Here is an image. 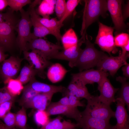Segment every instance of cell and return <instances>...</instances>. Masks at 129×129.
<instances>
[{
	"mask_svg": "<svg viewBox=\"0 0 129 129\" xmlns=\"http://www.w3.org/2000/svg\"><path fill=\"white\" fill-rule=\"evenodd\" d=\"M107 1L108 10L114 24V29L117 33L124 31L126 28V25L123 15L122 5L123 1L108 0Z\"/></svg>",
	"mask_w": 129,
	"mask_h": 129,
	"instance_id": "cell-9",
	"label": "cell"
},
{
	"mask_svg": "<svg viewBox=\"0 0 129 129\" xmlns=\"http://www.w3.org/2000/svg\"><path fill=\"white\" fill-rule=\"evenodd\" d=\"M13 102L9 101L0 104V118L2 119L9 112Z\"/></svg>",
	"mask_w": 129,
	"mask_h": 129,
	"instance_id": "cell-39",
	"label": "cell"
},
{
	"mask_svg": "<svg viewBox=\"0 0 129 129\" xmlns=\"http://www.w3.org/2000/svg\"><path fill=\"white\" fill-rule=\"evenodd\" d=\"M21 61L20 59L11 56L3 62L0 71L5 84H6L10 79H13L17 74Z\"/></svg>",
	"mask_w": 129,
	"mask_h": 129,
	"instance_id": "cell-14",
	"label": "cell"
},
{
	"mask_svg": "<svg viewBox=\"0 0 129 129\" xmlns=\"http://www.w3.org/2000/svg\"><path fill=\"white\" fill-rule=\"evenodd\" d=\"M16 126L21 129H25L27 127V117L25 108L22 106V108L15 115Z\"/></svg>",
	"mask_w": 129,
	"mask_h": 129,
	"instance_id": "cell-30",
	"label": "cell"
},
{
	"mask_svg": "<svg viewBox=\"0 0 129 129\" xmlns=\"http://www.w3.org/2000/svg\"><path fill=\"white\" fill-rule=\"evenodd\" d=\"M71 75L81 80L86 85L87 84H93L95 83L98 84L104 77H107L108 74L102 70L91 69L77 73L72 74Z\"/></svg>",
	"mask_w": 129,
	"mask_h": 129,
	"instance_id": "cell-16",
	"label": "cell"
},
{
	"mask_svg": "<svg viewBox=\"0 0 129 129\" xmlns=\"http://www.w3.org/2000/svg\"><path fill=\"white\" fill-rule=\"evenodd\" d=\"M69 70H67L61 64L56 63L52 64L48 69L47 76L52 82L55 83L60 81Z\"/></svg>",
	"mask_w": 129,
	"mask_h": 129,
	"instance_id": "cell-22",
	"label": "cell"
},
{
	"mask_svg": "<svg viewBox=\"0 0 129 129\" xmlns=\"http://www.w3.org/2000/svg\"><path fill=\"white\" fill-rule=\"evenodd\" d=\"M62 118L58 116L56 118L49 120L40 129H66L79 127L78 124L70 121L64 120L61 121Z\"/></svg>",
	"mask_w": 129,
	"mask_h": 129,
	"instance_id": "cell-23",
	"label": "cell"
},
{
	"mask_svg": "<svg viewBox=\"0 0 129 129\" xmlns=\"http://www.w3.org/2000/svg\"><path fill=\"white\" fill-rule=\"evenodd\" d=\"M56 1V0H43L38 7V13L43 17H49L53 12Z\"/></svg>",
	"mask_w": 129,
	"mask_h": 129,
	"instance_id": "cell-28",
	"label": "cell"
},
{
	"mask_svg": "<svg viewBox=\"0 0 129 129\" xmlns=\"http://www.w3.org/2000/svg\"><path fill=\"white\" fill-rule=\"evenodd\" d=\"M38 19L43 25L52 32L53 35L56 38L59 44L62 37L60 30L63 24H60L59 20H57L55 18L50 19L49 17H41L38 15Z\"/></svg>",
	"mask_w": 129,
	"mask_h": 129,
	"instance_id": "cell-21",
	"label": "cell"
},
{
	"mask_svg": "<svg viewBox=\"0 0 129 129\" xmlns=\"http://www.w3.org/2000/svg\"><path fill=\"white\" fill-rule=\"evenodd\" d=\"M72 79L75 82L77 86L75 96L81 99L85 98L88 100L92 96L89 92L83 82L79 79L72 76Z\"/></svg>",
	"mask_w": 129,
	"mask_h": 129,
	"instance_id": "cell-27",
	"label": "cell"
},
{
	"mask_svg": "<svg viewBox=\"0 0 129 129\" xmlns=\"http://www.w3.org/2000/svg\"><path fill=\"white\" fill-rule=\"evenodd\" d=\"M66 4L65 0H56L55 5V11L59 20L61 19L64 15L65 11Z\"/></svg>",
	"mask_w": 129,
	"mask_h": 129,
	"instance_id": "cell-36",
	"label": "cell"
},
{
	"mask_svg": "<svg viewBox=\"0 0 129 129\" xmlns=\"http://www.w3.org/2000/svg\"><path fill=\"white\" fill-rule=\"evenodd\" d=\"M123 11V12H122L123 15L124 19V20L129 16V2L125 6Z\"/></svg>",
	"mask_w": 129,
	"mask_h": 129,
	"instance_id": "cell-44",
	"label": "cell"
},
{
	"mask_svg": "<svg viewBox=\"0 0 129 129\" xmlns=\"http://www.w3.org/2000/svg\"><path fill=\"white\" fill-rule=\"evenodd\" d=\"M28 85L34 91L39 93L63 92L66 87L61 86H55L47 84L32 79Z\"/></svg>",
	"mask_w": 129,
	"mask_h": 129,
	"instance_id": "cell-20",
	"label": "cell"
},
{
	"mask_svg": "<svg viewBox=\"0 0 129 129\" xmlns=\"http://www.w3.org/2000/svg\"><path fill=\"white\" fill-rule=\"evenodd\" d=\"M129 56V55H123L121 54L118 56H108L98 64L97 66L98 70L108 71L113 76L120 67L127 63L126 60Z\"/></svg>",
	"mask_w": 129,
	"mask_h": 129,
	"instance_id": "cell-10",
	"label": "cell"
},
{
	"mask_svg": "<svg viewBox=\"0 0 129 129\" xmlns=\"http://www.w3.org/2000/svg\"><path fill=\"white\" fill-rule=\"evenodd\" d=\"M16 26L14 18L0 23V47L4 50L11 49L14 44Z\"/></svg>",
	"mask_w": 129,
	"mask_h": 129,
	"instance_id": "cell-7",
	"label": "cell"
},
{
	"mask_svg": "<svg viewBox=\"0 0 129 129\" xmlns=\"http://www.w3.org/2000/svg\"><path fill=\"white\" fill-rule=\"evenodd\" d=\"M0 122H1V121H0Z\"/></svg>",
	"mask_w": 129,
	"mask_h": 129,
	"instance_id": "cell-50",
	"label": "cell"
},
{
	"mask_svg": "<svg viewBox=\"0 0 129 129\" xmlns=\"http://www.w3.org/2000/svg\"><path fill=\"white\" fill-rule=\"evenodd\" d=\"M68 98L70 105L71 106L77 108L78 107L85 106L84 104L80 101V99L75 96H69Z\"/></svg>",
	"mask_w": 129,
	"mask_h": 129,
	"instance_id": "cell-40",
	"label": "cell"
},
{
	"mask_svg": "<svg viewBox=\"0 0 129 129\" xmlns=\"http://www.w3.org/2000/svg\"><path fill=\"white\" fill-rule=\"evenodd\" d=\"M78 40L74 30L70 28L67 30L62 36L61 39L64 50L76 45Z\"/></svg>",
	"mask_w": 129,
	"mask_h": 129,
	"instance_id": "cell-25",
	"label": "cell"
},
{
	"mask_svg": "<svg viewBox=\"0 0 129 129\" xmlns=\"http://www.w3.org/2000/svg\"><path fill=\"white\" fill-rule=\"evenodd\" d=\"M25 129H28V128H27H27Z\"/></svg>",
	"mask_w": 129,
	"mask_h": 129,
	"instance_id": "cell-49",
	"label": "cell"
},
{
	"mask_svg": "<svg viewBox=\"0 0 129 129\" xmlns=\"http://www.w3.org/2000/svg\"><path fill=\"white\" fill-rule=\"evenodd\" d=\"M49 116L46 111L37 110L34 114V118L37 125L42 127L49 120Z\"/></svg>",
	"mask_w": 129,
	"mask_h": 129,
	"instance_id": "cell-32",
	"label": "cell"
},
{
	"mask_svg": "<svg viewBox=\"0 0 129 129\" xmlns=\"http://www.w3.org/2000/svg\"><path fill=\"white\" fill-rule=\"evenodd\" d=\"M15 115V113L9 112L2 119L7 127L12 128L16 127Z\"/></svg>",
	"mask_w": 129,
	"mask_h": 129,
	"instance_id": "cell-37",
	"label": "cell"
},
{
	"mask_svg": "<svg viewBox=\"0 0 129 129\" xmlns=\"http://www.w3.org/2000/svg\"><path fill=\"white\" fill-rule=\"evenodd\" d=\"M87 101L85 109L81 112V115L108 121L111 118H115V112L112 110L110 106L101 100L98 96H93Z\"/></svg>",
	"mask_w": 129,
	"mask_h": 129,
	"instance_id": "cell-3",
	"label": "cell"
},
{
	"mask_svg": "<svg viewBox=\"0 0 129 129\" xmlns=\"http://www.w3.org/2000/svg\"><path fill=\"white\" fill-rule=\"evenodd\" d=\"M0 129H16L15 128H10L7 127L5 124L1 122L0 123Z\"/></svg>",
	"mask_w": 129,
	"mask_h": 129,
	"instance_id": "cell-47",
	"label": "cell"
},
{
	"mask_svg": "<svg viewBox=\"0 0 129 129\" xmlns=\"http://www.w3.org/2000/svg\"><path fill=\"white\" fill-rule=\"evenodd\" d=\"M37 73L36 70L30 65H27L22 69L20 74L16 79L19 80L22 85L29 82L35 78Z\"/></svg>",
	"mask_w": 129,
	"mask_h": 129,
	"instance_id": "cell-24",
	"label": "cell"
},
{
	"mask_svg": "<svg viewBox=\"0 0 129 129\" xmlns=\"http://www.w3.org/2000/svg\"><path fill=\"white\" fill-rule=\"evenodd\" d=\"M86 39L82 37L78 40L77 44L72 47L59 52L51 56L48 60L51 59L65 60L69 61V65L71 67H74L82 49L81 47L85 43Z\"/></svg>",
	"mask_w": 129,
	"mask_h": 129,
	"instance_id": "cell-11",
	"label": "cell"
},
{
	"mask_svg": "<svg viewBox=\"0 0 129 129\" xmlns=\"http://www.w3.org/2000/svg\"><path fill=\"white\" fill-rule=\"evenodd\" d=\"M98 84V89L100 93V99L106 105L110 106L116 102L115 95L119 89L114 87L107 76L104 77Z\"/></svg>",
	"mask_w": 129,
	"mask_h": 129,
	"instance_id": "cell-15",
	"label": "cell"
},
{
	"mask_svg": "<svg viewBox=\"0 0 129 129\" xmlns=\"http://www.w3.org/2000/svg\"><path fill=\"white\" fill-rule=\"evenodd\" d=\"M80 1L79 0H68L67 1L64 15L62 18L59 20L60 24H63L64 21L71 14Z\"/></svg>",
	"mask_w": 129,
	"mask_h": 129,
	"instance_id": "cell-33",
	"label": "cell"
},
{
	"mask_svg": "<svg viewBox=\"0 0 129 129\" xmlns=\"http://www.w3.org/2000/svg\"><path fill=\"white\" fill-rule=\"evenodd\" d=\"M76 128H67L66 129H76Z\"/></svg>",
	"mask_w": 129,
	"mask_h": 129,
	"instance_id": "cell-48",
	"label": "cell"
},
{
	"mask_svg": "<svg viewBox=\"0 0 129 129\" xmlns=\"http://www.w3.org/2000/svg\"><path fill=\"white\" fill-rule=\"evenodd\" d=\"M63 48L59 45L54 44L42 38L32 39L27 43L26 46V51L38 50L44 55L48 60L50 57Z\"/></svg>",
	"mask_w": 129,
	"mask_h": 129,
	"instance_id": "cell-8",
	"label": "cell"
},
{
	"mask_svg": "<svg viewBox=\"0 0 129 129\" xmlns=\"http://www.w3.org/2000/svg\"><path fill=\"white\" fill-rule=\"evenodd\" d=\"M14 18L11 12L5 13L0 12V23L8 21Z\"/></svg>",
	"mask_w": 129,
	"mask_h": 129,
	"instance_id": "cell-41",
	"label": "cell"
},
{
	"mask_svg": "<svg viewBox=\"0 0 129 129\" xmlns=\"http://www.w3.org/2000/svg\"><path fill=\"white\" fill-rule=\"evenodd\" d=\"M23 53L24 59L36 70L37 74L41 77L45 78V69L51 66L52 63L38 50H33L30 52L25 50Z\"/></svg>",
	"mask_w": 129,
	"mask_h": 129,
	"instance_id": "cell-6",
	"label": "cell"
},
{
	"mask_svg": "<svg viewBox=\"0 0 129 129\" xmlns=\"http://www.w3.org/2000/svg\"><path fill=\"white\" fill-rule=\"evenodd\" d=\"M40 2V0H35L31 3L27 11L34 28L33 32L32 33V40L42 38L49 34L53 35L52 32L43 25L38 20V15L36 12L35 7Z\"/></svg>",
	"mask_w": 129,
	"mask_h": 129,
	"instance_id": "cell-12",
	"label": "cell"
},
{
	"mask_svg": "<svg viewBox=\"0 0 129 129\" xmlns=\"http://www.w3.org/2000/svg\"><path fill=\"white\" fill-rule=\"evenodd\" d=\"M116 80L121 84L119 96L127 106L128 110H129V84L127 81V79L125 77L119 76L116 78Z\"/></svg>",
	"mask_w": 129,
	"mask_h": 129,
	"instance_id": "cell-26",
	"label": "cell"
},
{
	"mask_svg": "<svg viewBox=\"0 0 129 129\" xmlns=\"http://www.w3.org/2000/svg\"><path fill=\"white\" fill-rule=\"evenodd\" d=\"M123 75L127 79L129 78V64L127 63L122 68Z\"/></svg>",
	"mask_w": 129,
	"mask_h": 129,
	"instance_id": "cell-43",
	"label": "cell"
},
{
	"mask_svg": "<svg viewBox=\"0 0 129 129\" xmlns=\"http://www.w3.org/2000/svg\"><path fill=\"white\" fill-rule=\"evenodd\" d=\"M22 96L19 101L20 105L23 106L38 93L33 90L27 84L24 87Z\"/></svg>",
	"mask_w": 129,
	"mask_h": 129,
	"instance_id": "cell-31",
	"label": "cell"
},
{
	"mask_svg": "<svg viewBox=\"0 0 129 129\" xmlns=\"http://www.w3.org/2000/svg\"><path fill=\"white\" fill-rule=\"evenodd\" d=\"M116 99L117 103L115 118L117 123L112 126L111 129H129V116L125 108L126 105L121 98L117 97Z\"/></svg>",
	"mask_w": 129,
	"mask_h": 129,
	"instance_id": "cell-17",
	"label": "cell"
},
{
	"mask_svg": "<svg viewBox=\"0 0 129 129\" xmlns=\"http://www.w3.org/2000/svg\"><path fill=\"white\" fill-rule=\"evenodd\" d=\"M86 37L85 43L86 47L82 49L74 66L78 68L80 72L97 66L100 61L108 56L96 49Z\"/></svg>",
	"mask_w": 129,
	"mask_h": 129,
	"instance_id": "cell-2",
	"label": "cell"
},
{
	"mask_svg": "<svg viewBox=\"0 0 129 129\" xmlns=\"http://www.w3.org/2000/svg\"><path fill=\"white\" fill-rule=\"evenodd\" d=\"M54 94L52 92L38 93L23 106L25 108H32L39 110L46 111L50 103L52 98Z\"/></svg>",
	"mask_w": 129,
	"mask_h": 129,
	"instance_id": "cell-18",
	"label": "cell"
},
{
	"mask_svg": "<svg viewBox=\"0 0 129 129\" xmlns=\"http://www.w3.org/2000/svg\"><path fill=\"white\" fill-rule=\"evenodd\" d=\"M99 30L95 43L103 51L111 54L116 53L118 51L115 46L113 35L114 28L98 22Z\"/></svg>",
	"mask_w": 129,
	"mask_h": 129,
	"instance_id": "cell-5",
	"label": "cell"
},
{
	"mask_svg": "<svg viewBox=\"0 0 129 129\" xmlns=\"http://www.w3.org/2000/svg\"><path fill=\"white\" fill-rule=\"evenodd\" d=\"M8 5L7 0H0V11H3Z\"/></svg>",
	"mask_w": 129,
	"mask_h": 129,
	"instance_id": "cell-46",
	"label": "cell"
},
{
	"mask_svg": "<svg viewBox=\"0 0 129 129\" xmlns=\"http://www.w3.org/2000/svg\"><path fill=\"white\" fill-rule=\"evenodd\" d=\"M4 51L3 48L0 47V63L3 62L7 56L4 53Z\"/></svg>",
	"mask_w": 129,
	"mask_h": 129,
	"instance_id": "cell-45",
	"label": "cell"
},
{
	"mask_svg": "<svg viewBox=\"0 0 129 129\" xmlns=\"http://www.w3.org/2000/svg\"><path fill=\"white\" fill-rule=\"evenodd\" d=\"M21 18L16 25L18 35L16 43L21 51L26 50V46L32 40L31 30L32 26L28 11L22 9L20 11Z\"/></svg>",
	"mask_w": 129,
	"mask_h": 129,
	"instance_id": "cell-4",
	"label": "cell"
},
{
	"mask_svg": "<svg viewBox=\"0 0 129 129\" xmlns=\"http://www.w3.org/2000/svg\"><path fill=\"white\" fill-rule=\"evenodd\" d=\"M84 1L85 5L80 32L81 35L86 36V30L88 27L95 21L100 16H104L108 9L106 0H89Z\"/></svg>",
	"mask_w": 129,
	"mask_h": 129,
	"instance_id": "cell-1",
	"label": "cell"
},
{
	"mask_svg": "<svg viewBox=\"0 0 129 129\" xmlns=\"http://www.w3.org/2000/svg\"><path fill=\"white\" fill-rule=\"evenodd\" d=\"M46 111L49 116L62 114L75 119L77 123L82 117L81 112L77 107L61 105L56 102L51 103Z\"/></svg>",
	"mask_w": 129,
	"mask_h": 129,
	"instance_id": "cell-13",
	"label": "cell"
},
{
	"mask_svg": "<svg viewBox=\"0 0 129 129\" xmlns=\"http://www.w3.org/2000/svg\"><path fill=\"white\" fill-rule=\"evenodd\" d=\"M15 97L9 92L6 86L0 88V104L9 101L14 102Z\"/></svg>",
	"mask_w": 129,
	"mask_h": 129,
	"instance_id": "cell-38",
	"label": "cell"
},
{
	"mask_svg": "<svg viewBox=\"0 0 129 129\" xmlns=\"http://www.w3.org/2000/svg\"><path fill=\"white\" fill-rule=\"evenodd\" d=\"M6 84V86L9 92L15 97L19 95L24 88L21 82L16 79H10Z\"/></svg>",
	"mask_w": 129,
	"mask_h": 129,
	"instance_id": "cell-29",
	"label": "cell"
},
{
	"mask_svg": "<svg viewBox=\"0 0 129 129\" xmlns=\"http://www.w3.org/2000/svg\"><path fill=\"white\" fill-rule=\"evenodd\" d=\"M116 47L122 48L129 42V35L127 33L122 32L118 34L114 38Z\"/></svg>",
	"mask_w": 129,
	"mask_h": 129,
	"instance_id": "cell-35",
	"label": "cell"
},
{
	"mask_svg": "<svg viewBox=\"0 0 129 129\" xmlns=\"http://www.w3.org/2000/svg\"><path fill=\"white\" fill-rule=\"evenodd\" d=\"M8 5L12 11H21L23 7L27 4H31L30 0H7Z\"/></svg>",
	"mask_w": 129,
	"mask_h": 129,
	"instance_id": "cell-34",
	"label": "cell"
},
{
	"mask_svg": "<svg viewBox=\"0 0 129 129\" xmlns=\"http://www.w3.org/2000/svg\"><path fill=\"white\" fill-rule=\"evenodd\" d=\"M82 116L77 123L82 129H111L112 126L109 121L92 117Z\"/></svg>",
	"mask_w": 129,
	"mask_h": 129,
	"instance_id": "cell-19",
	"label": "cell"
},
{
	"mask_svg": "<svg viewBox=\"0 0 129 129\" xmlns=\"http://www.w3.org/2000/svg\"><path fill=\"white\" fill-rule=\"evenodd\" d=\"M56 102L61 105L70 106L69 104L68 96H64L58 101Z\"/></svg>",
	"mask_w": 129,
	"mask_h": 129,
	"instance_id": "cell-42",
	"label": "cell"
}]
</instances>
